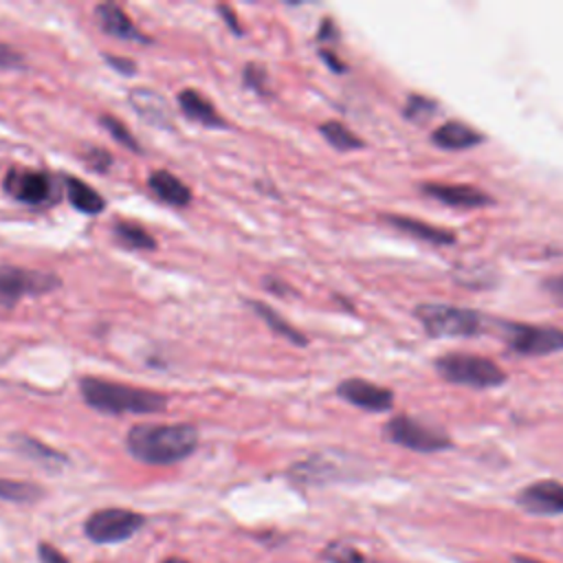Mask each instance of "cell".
I'll list each match as a JSON object with an SVG mask.
<instances>
[{"instance_id":"6da1fadb","label":"cell","mask_w":563,"mask_h":563,"mask_svg":"<svg viewBox=\"0 0 563 563\" xmlns=\"http://www.w3.org/2000/svg\"><path fill=\"white\" fill-rule=\"evenodd\" d=\"M132 457L145 464H174L191 455L198 446L194 424H136L125 435Z\"/></svg>"},{"instance_id":"7a4b0ae2","label":"cell","mask_w":563,"mask_h":563,"mask_svg":"<svg viewBox=\"0 0 563 563\" xmlns=\"http://www.w3.org/2000/svg\"><path fill=\"white\" fill-rule=\"evenodd\" d=\"M79 391L88 407L101 413H156L167 407V398L158 391L132 387L117 380H106L97 376H84L79 380Z\"/></svg>"},{"instance_id":"3957f363","label":"cell","mask_w":563,"mask_h":563,"mask_svg":"<svg viewBox=\"0 0 563 563\" xmlns=\"http://www.w3.org/2000/svg\"><path fill=\"white\" fill-rule=\"evenodd\" d=\"M435 367L440 376L446 378L449 383L468 385V387H495L506 380V374L497 363L475 354L451 352L440 356L435 361Z\"/></svg>"},{"instance_id":"277c9868","label":"cell","mask_w":563,"mask_h":563,"mask_svg":"<svg viewBox=\"0 0 563 563\" xmlns=\"http://www.w3.org/2000/svg\"><path fill=\"white\" fill-rule=\"evenodd\" d=\"M416 314L431 336H473L484 328L479 312L455 306L424 303L416 308Z\"/></svg>"},{"instance_id":"5b68a950","label":"cell","mask_w":563,"mask_h":563,"mask_svg":"<svg viewBox=\"0 0 563 563\" xmlns=\"http://www.w3.org/2000/svg\"><path fill=\"white\" fill-rule=\"evenodd\" d=\"M59 284H62V279L53 273L2 264L0 266V306L11 308L22 297L46 295V292L59 288Z\"/></svg>"},{"instance_id":"8992f818","label":"cell","mask_w":563,"mask_h":563,"mask_svg":"<svg viewBox=\"0 0 563 563\" xmlns=\"http://www.w3.org/2000/svg\"><path fill=\"white\" fill-rule=\"evenodd\" d=\"M385 438L394 444H400L411 451H422V453H431V451L451 446V440L446 433H442L420 420H413L409 416L391 418L385 424Z\"/></svg>"},{"instance_id":"52a82bcc","label":"cell","mask_w":563,"mask_h":563,"mask_svg":"<svg viewBox=\"0 0 563 563\" xmlns=\"http://www.w3.org/2000/svg\"><path fill=\"white\" fill-rule=\"evenodd\" d=\"M4 191L24 205L42 207L55 200V180L42 169L13 167L4 176Z\"/></svg>"},{"instance_id":"ba28073f","label":"cell","mask_w":563,"mask_h":563,"mask_svg":"<svg viewBox=\"0 0 563 563\" xmlns=\"http://www.w3.org/2000/svg\"><path fill=\"white\" fill-rule=\"evenodd\" d=\"M143 515L125 508H103L86 519V534L97 543L125 541L143 526Z\"/></svg>"},{"instance_id":"9c48e42d","label":"cell","mask_w":563,"mask_h":563,"mask_svg":"<svg viewBox=\"0 0 563 563\" xmlns=\"http://www.w3.org/2000/svg\"><path fill=\"white\" fill-rule=\"evenodd\" d=\"M506 343L515 354L541 356L563 350V330L550 325H526L510 323L506 325Z\"/></svg>"},{"instance_id":"30bf717a","label":"cell","mask_w":563,"mask_h":563,"mask_svg":"<svg viewBox=\"0 0 563 563\" xmlns=\"http://www.w3.org/2000/svg\"><path fill=\"white\" fill-rule=\"evenodd\" d=\"M517 504L534 515H559L563 512V484L554 479L534 482L517 495Z\"/></svg>"},{"instance_id":"8fae6325","label":"cell","mask_w":563,"mask_h":563,"mask_svg":"<svg viewBox=\"0 0 563 563\" xmlns=\"http://www.w3.org/2000/svg\"><path fill=\"white\" fill-rule=\"evenodd\" d=\"M336 394L343 400H347L361 409H367V411H387L394 402V394L389 389L378 387L363 378H347V380L339 383Z\"/></svg>"},{"instance_id":"7c38bea8","label":"cell","mask_w":563,"mask_h":563,"mask_svg":"<svg viewBox=\"0 0 563 563\" xmlns=\"http://www.w3.org/2000/svg\"><path fill=\"white\" fill-rule=\"evenodd\" d=\"M424 196L435 198L449 207H460V209H475L490 205V196L477 187L468 185H444V183H427L420 187Z\"/></svg>"},{"instance_id":"4fadbf2b","label":"cell","mask_w":563,"mask_h":563,"mask_svg":"<svg viewBox=\"0 0 563 563\" xmlns=\"http://www.w3.org/2000/svg\"><path fill=\"white\" fill-rule=\"evenodd\" d=\"M95 15L99 20V26L112 35V37H119V40H132V42H143L147 44L150 37H145L136 26L134 22L128 18V13L114 4V2H101L97 4L95 9Z\"/></svg>"},{"instance_id":"5bb4252c","label":"cell","mask_w":563,"mask_h":563,"mask_svg":"<svg viewBox=\"0 0 563 563\" xmlns=\"http://www.w3.org/2000/svg\"><path fill=\"white\" fill-rule=\"evenodd\" d=\"M128 99L141 119L150 121L152 125H161V128L172 125V112L167 108V101L158 92H154L150 88H134L128 95Z\"/></svg>"},{"instance_id":"9a60e30c","label":"cell","mask_w":563,"mask_h":563,"mask_svg":"<svg viewBox=\"0 0 563 563\" xmlns=\"http://www.w3.org/2000/svg\"><path fill=\"white\" fill-rule=\"evenodd\" d=\"M178 106L187 119H191L200 125H207V128H224L227 125V121L218 114L213 103L194 88H185L178 92Z\"/></svg>"},{"instance_id":"2e32d148","label":"cell","mask_w":563,"mask_h":563,"mask_svg":"<svg viewBox=\"0 0 563 563\" xmlns=\"http://www.w3.org/2000/svg\"><path fill=\"white\" fill-rule=\"evenodd\" d=\"M147 187L154 196L172 207H187L191 202V189L172 172L156 169L147 176Z\"/></svg>"},{"instance_id":"e0dca14e","label":"cell","mask_w":563,"mask_h":563,"mask_svg":"<svg viewBox=\"0 0 563 563\" xmlns=\"http://www.w3.org/2000/svg\"><path fill=\"white\" fill-rule=\"evenodd\" d=\"M385 220H387L391 227L400 229L402 233L413 235V238H418V240H424V242H429V244L442 246V244L455 242V235H453L451 231L442 229V227H433V224H427V222H420V220H413V218H405V216H385Z\"/></svg>"},{"instance_id":"ac0fdd59","label":"cell","mask_w":563,"mask_h":563,"mask_svg":"<svg viewBox=\"0 0 563 563\" xmlns=\"http://www.w3.org/2000/svg\"><path fill=\"white\" fill-rule=\"evenodd\" d=\"M64 187H66V196H68L70 205L77 211L88 213V216L103 211V207H106L103 196L97 189H92L88 183H84L75 176H64Z\"/></svg>"},{"instance_id":"d6986e66","label":"cell","mask_w":563,"mask_h":563,"mask_svg":"<svg viewBox=\"0 0 563 563\" xmlns=\"http://www.w3.org/2000/svg\"><path fill=\"white\" fill-rule=\"evenodd\" d=\"M433 143L444 150H464L482 141V134L462 121H446L433 132Z\"/></svg>"},{"instance_id":"ffe728a7","label":"cell","mask_w":563,"mask_h":563,"mask_svg":"<svg viewBox=\"0 0 563 563\" xmlns=\"http://www.w3.org/2000/svg\"><path fill=\"white\" fill-rule=\"evenodd\" d=\"M13 444H15V449H18L24 457L35 460V462H40V464H44V466H48V468L66 464V455H64V453H59V451H55V449L42 444L40 440L31 438V435H22V433H20V435H13Z\"/></svg>"},{"instance_id":"44dd1931","label":"cell","mask_w":563,"mask_h":563,"mask_svg":"<svg viewBox=\"0 0 563 563\" xmlns=\"http://www.w3.org/2000/svg\"><path fill=\"white\" fill-rule=\"evenodd\" d=\"M249 308H251L253 312H257V317H260L273 332L282 334V336L288 339L290 343H295V345H306V343H308V339H306L295 325H290L286 319H282V314H279L277 310H273L271 306H266V303H262V301H249Z\"/></svg>"},{"instance_id":"7402d4cb","label":"cell","mask_w":563,"mask_h":563,"mask_svg":"<svg viewBox=\"0 0 563 563\" xmlns=\"http://www.w3.org/2000/svg\"><path fill=\"white\" fill-rule=\"evenodd\" d=\"M112 233L117 238V242L121 246H128V249H141V251H147V249H156V240L152 233H147L141 224L136 222H130V220H117L112 222Z\"/></svg>"},{"instance_id":"603a6c76","label":"cell","mask_w":563,"mask_h":563,"mask_svg":"<svg viewBox=\"0 0 563 563\" xmlns=\"http://www.w3.org/2000/svg\"><path fill=\"white\" fill-rule=\"evenodd\" d=\"M319 132L323 134V139L332 145V147H336V150H356V147H363V141L350 130V128H345L343 123H339V121H325V123H321V128H319Z\"/></svg>"},{"instance_id":"cb8c5ba5","label":"cell","mask_w":563,"mask_h":563,"mask_svg":"<svg viewBox=\"0 0 563 563\" xmlns=\"http://www.w3.org/2000/svg\"><path fill=\"white\" fill-rule=\"evenodd\" d=\"M37 497H42V490L35 484L15 482V479H0V499H7V501H35Z\"/></svg>"},{"instance_id":"d4e9b609","label":"cell","mask_w":563,"mask_h":563,"mask_svg":"<svg viewBox=\"0 0 563 563\" xmlns=\"http://www.w3.org/2000/svg\"><path fill=\"white\" fill-rule=\"evenodd\" d=\"M99 121H101V125L108 130V134H110L114 141H119V143L125 145L128 150L141 152V145L136 143L134 134L125 128V123H123L121 119H117V117H112V114H101Z\"/></svg>"},{"instance_id":"484cf974","label":"cell","mask_w":563,"mask_h":563,"mask_svg":"<svg viewBox=\"0 0 563 563\" xmlns=\"http://www.w3.org/2000/svg\"><path fill=\"white\" fill-rule=\"evenodd\" d=\"M242 81L246 88H251L260 95H264L268 88V75L260 64H246V68L242 73Z\"/></svg>"},{"instance_id":"4316f807","label":"cell","mask_w":563,"mask_h":563,"mask_svg":"<svg viewBox=\"0 0 563 563\" xmlns=\"http://www.w3.org/2000/svg\"><path fill=\"white\" fill-rule=\"evenodd\" d=\"M325 556L330 559V563H367V559L358 550H354L350 545H343V543L330 545Z\"/></svg>"},{"instance_id":"83f0119b","label":"cell","mask_w":563,"mask_h":563,"mask_svg":"<svg viewBox=\"0 0 563 563\" xmlns=\"http://www.w3.org/2000/svg\"><path fill=\"white\" fill-rule=\"evenodd\" d=\"M433 110H435V103H433V101H429V99H424V97H409L407 108H405V114H407V119H411V121H422V119H427Z\"/></svg>"},{"instance_id":"f1b7e54d","label":"cell","mask_w":563,"mask_h":563,"mask_svg":"<svg viewBox=\"0 0 563 563\" xmlns=\"http://www.w3.org/2000/svg\"><path fill=\"white\" fill-rule=\"evenodd\" d=\"M24 66V57L20 51H15L13 46L0 42V68L2 70H13V68H22Z\"/></svg>"},{"instance_id":"f546056e","label":"cell","mask_w":563,"mask_h":563,"mask_svg":"<svg viewBox=\"0 0 563 563\" xmlns=\"http://www.w3.org/2000/svg\"><path fill=\"white\" fill-rule=\"evenodd\" d=\"M86 163H88L95 172H108V167H110L112 158H110V154H108L106 150H101V147H92V150L86 154Z\"/></svg>"},{"instance_id":"4dcf8cb0","label":"cell","mask_w":563,"mask_h":563,"mask_svg":"<svg viewBox=\"0 0 563 563\" xmlns=\"http://www.w3.org/2000/svg\"><path fill=\"white\" fill-rule=\"evenodd\" d=\"M543 290L550 295V299L556 306H563V273L543 279Z\"/></svg>"},{"instance_id":"1f68e13d","label":"cell","mask_w":563,"mask_h":563,"mask_svg":"<svg viewBox=\"0 0 563 563\" xmlns=\"http://www.w3.org/2000/svg\"><path fill=\"white\" fill-rule=\"evenodd\" d=\"M37 552H40V563H68V559L48 543H40Z\"/></svg>"},{"instance_id":"d6a6232c","label":"cell","mask_w":563,"mask_h":563,"mask_svg":"<svg viewBox=\"0 0 563 563\" xmlns=\"http://www.w3.org/2000/svg\"><path fill=\"white\" fill-rule=\"evenodd\" d=\"M218 13L222 15V20L227 22V26L235 33V35H242V24H240V20H238V15L227 7V4H218Z\"/></svg>"},{"instance_id":"836d02e7","label":"cell","mask_w":563,"mask_h":563,"mask_svg":"<svg viewBox=\"0 0 563 563\" xmlns=\"http://www.w3.org/2000/svg\"><path fill=\"white\" fill-rule=\"evenodd\" d=\"M106 62H108L114 70H119V73H123V75H132V73H134V62H130V59H121V57H110V55H106Z\"/></svg>"},{"instance_id":"e575fe53","label":"cell","mask_w":563,"mask_h":563,"mask_svg":"<svg viewBox=\"0 0 563 563\" xmlns=\"http://www.w3.org/2000/svg\"><path fill=\"white\" fill-rule=\"evenodd\" d=\"M321 57H323V62H328V66H330L332 70H336V73H341V70L345 68V66H343V64H341V62H339L330 51H325V48L321 51Z\"/></svg>"},{"instance_id":"d590c367","label":"cell","mask_w":563,"mask_h":563,"mask_svg":"<svg viewBox=\"0 0 563 563\" xmlns=\"http://www.w3.org/2000/svg\"><path fill=\"white\" fill-rule=\"evenodd\" d=\"M271 292H275V295H286L288 292V288L286 286H282L279 284V279H273V277H266V284H264Z\"/></svg>"},{"instance_id":"8d00e7d4","label":"cell","mask_w":563,"mask_h":563,"mask_svg":"<svg viewBox=\"0 0 563 563\" xmlns=\"http://www.w3.org/2000/svg\"><path fill=\"white\" fill-rule=\"evenodd\" d=\"M515 563H541V561L530 559V556H515Z\"/></svg>"},{"instance_id":"74e56055","label":"cell","mask_w":563,"mask_h":563,"mask_svg":"<svg viewBox=\"0 0 563 563\" xmlns=\"http://www.w3.org/2000/svg\"><path fill=\"white\" fill-rule=\"evenodd\" d=\"M163 563H187V561H183V559H167V561H163Z\"/></svg>"}]
</instances>
